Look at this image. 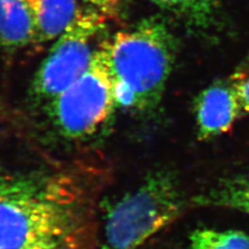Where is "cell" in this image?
Here are the masks:
<instances>
[{"label":"cell","mask_w":249,"mask_h":249,"mask_svg":"<svg viewBox=\"0 0 249 249\" xmlns=\"http://www.w3.org/2000/svg\"><path fill=\"white\" fill-rule=\"evenodd\" d=\"M191 202L197 207L231 209L249 215V171L221 178Z\"/></svg>","instance_id":"ba28073f"},{"label":"cell","mask_w":249,"mask_h":249,"mask_svg":"<svg viewBox=\"0 0 249 249\" xmlns=\"http://www.w3.org/2000/svg\"><path fill=\"white\" fill-rule=\"evenodd\" d=\"M36 0H0V45L15 52L35 44Z\"/></svg>","instance_id":"52a82bcc"},{"label":"cell","mask_w":249,"mask_h":249,"mask_svg":"<svg viewBox=\"0 0 249 249\" xmlns=\"http://www.w3.org/2000/svg\"><path fill=\"white\" fill-rule=\"evenodd\" d=\"M116 107L145 113L158 107L173 71L177 42L166 23L146 18L100 43Z\"/></svg>","instance_id":"7a4b0ae2"},{"label":"cell","mask_w":249,"mask_h":249,"mask_svg":"<svg viewBox=\"0 0 249 249\" xmlns=\"http://www.w3.org/2000/svg\"><path fill=\"white\" fill-rule=\"evenodd\" d=\"M102 13L108 20H120L124 10V0H81Z\"/></svg>","instance_id":"4fadbf2b"},{"label":"cell","mask_w":249,"mask_h":249,"mask_svg":"<svg viewBox=\"0 0 249 249\" xmlns=\"http://www.w3.org/2000/svg\"><path fill=\"white\" fill-rule=\"evenodd\" d=\"M80 11L78 0H36L35 44L56 40L71 25Z\"/></svg>","instance_id":"9c48e42d"},{"label":"cell","mask_w":249,"mask_h":249,"mask_svg":"<svg viewBox=\"0 0 249 249\" xmlns=\"http://www.w3.org/2000/svg\"><path fill=\"white\" fill-rule=\"evenodd\" d=\"M96 192L69 171L0 175V249H99Z\"/></svg>","instance_id":"6da1fadb"},{"label":"cell","mask_w":249,"mask_h":249,"mask_svg":"<svg viewBox=\"0 0 249 249\" xmlns=\"http://www.w3.org/2000/svg\"><path fill=\"white\" fill-rule=\"evenodd\" d=\"M108 19L89 7L76 19L53 44L31 82L29 95L36 104L47 106L89 68Z\"/></svg>","instance_id":"277c9868"},{"label":"cell","mask_w":249,"mask_h":249,"mask_svg":"<svg viewBox=\"0 0 249 249\" xmlns=\"http://www.w3.org/2000/svg\"><path fill=\"white\" fill-rule=\"evenodd\" d=\"M191 249H249V235L236 230L198 229L190 236Z\"/></svg>","instance_id":"8fae6325"},{"label":"cell","mask_w":249,"mask_h":249,"mask_svg":"<svg viewBox=\"0 0 249 249\" xmlns=\"http://www.w3.org/2000/svg\"><path fill=\"white\" fill-rule=\"evenodd\" d=\"M235 90L242 112H249V58L241 64L229 79Z\"/></svg>","instance_id":"7c38bea8"},{"label":"cell","mask_w":249,"mask_h":249,"mask_svg":"<svg viewBox=\"0 0 249 249\" xmlns=\"http://www.w3.org/2000/svg\"><path fill=\"white\" fill-rule=\"evenodd\" d=\"M185 206L176 176L164 169L154 171L109 208L99 249H138Z\"/></svg>","instance_id":"3957f363"},{"label":"cell","mask_w":249,"mask_h":249,"mask_svg":"<svg viewBox=\"0 0 249 249\" xmlns=\"http://www.w3.org/2000/svg\"><path fill=\"white\" fill-rule=\"evenodd\" d=\"M194 108L197 136L200 140L227 133L242 113V108L229 79L217 81L202 90L196 100Z\"/></svg>","instance_id":"8992f818"},{"label":"cell","mask_w":249,"mask_h":249,"mask_svg":"<svg viewBox=\"0 0 249 249\" xmlns=\"http://www.w3.org/2000/svg\"><path fill=\"white\" fill-rule=\"evenodd\" d=\"M153 3L165 10L185 24L199 29L211 26L217 9V0H151Z\"/></svg>","instance_id":"30bf717a"},{"label":"cell","mask_w":249,"mask_h":249,"mask_svg":"<svg viewBox=\"0 0 249 249\" xmlns=\"http://www.w3.org/2000/svg\"><path fill=\"white\" fill-rule=\"evenodd\" d=\"M46 108L53 126L67 139L89 138L106 123L116 108V102L100 46L87 72Z\"/></svg>","instance_id":"5b68a950"}]
</instances>
